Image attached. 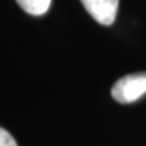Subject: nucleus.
<instances>
[{"label": "nucleus", "instance_id": "nucleus-1", "mask_svg": "<svg viewBox=\"0 0 146 146\" xmlns=\"http://www.w3.org/2000/svg\"><path fill=\"white\" fill-rule=\"evenodd\" d=\"M146 94V72L131 73L119 78L112 85L111 95L122 104L133 103Z\"/></svg>", "mask_w": 146, "mask_h": 146}, {"label": "nucleus", "instance_id": "nucleus-2", "mask_svg": "<svg viewBox=\"0 0 146 146\" xmlns=\"http://www.w3.org/2000/svg\"><path fill=\"white\" fill-rule=\"evenodd\" d=\"M89 15L100 25L110 26L116 18L119 0H80Z\"/></svg>", "mask_w": 146, "mask_h": 146}, {"label": "nucleus", "instance_id": "nucleus-3", "mask_svg": "<svg viewBox=\"0 0 146 146\" xmlns=\"http://www.w3.org/2000/svg\"><path fill=\"white\" fill-rule=\"evenodd\" d=\"M18 4L30 15H43L52 4V0H16Z\"/></svg>", "mask_w": 146, "mask_h": 146}, {"label": "nucleus", "instance_id": "nucleus-4", "mask_svg": "<svg viewBox=\"0 0 146 146\" xmlns=\"http://www.w3.org/2000/svg\"><path fill=\"white\" fill-rule=\"evenodd\" d=\"M0 146H18L14 137L3 127H0Z\"/></svg>", "mask_w": 146, "mask_h": 146}]
</instances>
